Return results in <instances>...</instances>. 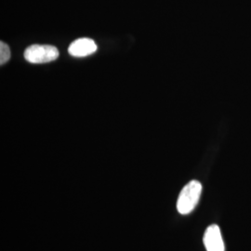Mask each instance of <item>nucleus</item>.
<instances>
[{
    "instance_id": "obj_5",
    "label": "nucleus",
    "mask_w": 251,
    "mask_h": 251,
    "mask_svg": "<svg viewBox=\"0 0 251 251\" xmlns=\"http://www.w3.org/2000/svg\"><path fill=\"white\" fill-rule=\"evenodd\" d=\"M10 59V50L9 46L3 41L0 42V64L3 65Z\"/></svg>"
},
{
    "instance_id": "obj_4",
    "label": "nucleus",
    "mask_w": 251,
    "mask_h": 251,
    "mask_svg": "<svg viewBox=\"0 0 251 251\" xmlns=\"http://www.w3.org/2000/svg\"><path fill=\"white\" fill-rule=\"evenodd\" d=\"M97 50L96 43L90 38H79L69 46L68 52L74 57H86Z\"/></svg>"
},
{
    "instance_id": "obj_1",
    "label": "nucleus",
    "mask_w": 251,
    "mask_h": 251,
    "mask_svg": "<svg viewBox=\"0 0 251 251\" xmlns=\"http://www.w3.org/2000/svg\"><path fill=\"white\" fill-rule=\"evenodd\" d=\"M202 192V184L198 180H192L179 193L177 209L180 214L191 213L198 205Z\"/></svg>"
},
{
    "instance_id": "obj_2",
    "label": "nucleus",
    "mask_w": 251,
    "mask_h": 251,
    "mask_svg": "<svg viewBox=\"0 0 251 251\" xmlns=\"http://www.w3.org/2000/svg\"><path fill=\"white\" fill-rule=\"evenodd\" d=\"M59 57L57 48L50 45H32L25 50V59L31 63L53 62Z\"/></svg>"
},
{
    "instance_id": "obj_3",
    "label": "nucleus",
    "mask_w": 251,
    "mask_h": 251,
    "mask_svg": "<svg viewBox=\"0 0 251 251\" xmlns=\"http://www.w3.org/2000/svg\"><path fill=\"white\" fill-rule=\"evenodd\" d=\"M204 245L206 251H225V243L218 225H212L207 227L204 234Z\"/></svg>"
}]
</instances>
